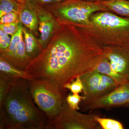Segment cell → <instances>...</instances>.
I'll return each mask as SVG.
<instances>
[{
    "instance_id": "obj_26",
    "label": "cell",
    "mask_w": 129,
    "mask_h": 129,
    "mask_svg": "<svg viewBox=\"0 0 129 129\" xmlns=\"http://www.w3.org/2000/svg\"><path fill=\"white\" fill-rule=\"evenodd\" d=\"M13 1L18 3H19L22 4V5H24L25 3L29 2L32 0H13Z\"/></svg>"
},
{
    "instance_id": "obj_21",
    "label": "cell",
    "mask_w": 129,
    "mask_h": 129,
    "mask_svg": "<svg viewBox=\"0 0 129 129\" xmlns=\"http://www.w3.org/2000/svg\"><path fill=\"white\" fill-rule=\"evenodd\" d=\"M84 98V96H81L79 94H69L66 97V101L71 108L75 110H79L80 108V104Z\"/></svg>"
},
{
    "instance_id": "obj_11",
    "label": "cell",
    "mask_w": 129,
    "mask_h": 129,
    "mask_svg": "<svg viewBox=\"0 0 129 129\" xmlns=\"http://www.w3.org/2000/svg\"><path fill=\"white\" fill-rule=\"evenodd\" d=\"M35 5L39 21V38L43 49L45 48L61 25L53 14L44 7Z\"/></svg>"
},
{
    "instance_id": "obj_20",
    "label": "cell",
    "mask_w": 129,
    "mask_h": 129,
    "mask_svg": "<svg viewBox=\"0 0 129 129\" xmlns=\"http://www.w3.org/2000/svg\"><path fill=\"white\" fill-rule=\"evenodd\" d=\"M65 89L70 90L73 94H79L83 92V82L80 77H78L71 83L64 85L63 86Z\"/></svg>"
},
{
    "instance_id": "obj_13",
    "label": "cell",
    "mask_w": 129,
    "mask_h": 129,
    "mask_svg": "<svg viewBox=\"0 0 129 129\" xmlns=\"http://www.w3.org/2000/svg\"><path fill=\"white\" fill-rule=\"evenodd\" d=\"M22 30L26 53L32 60L41 53L43 48L41 45L39 39L23 25Z\"/></svg>"
},
{
    "instance_id": "obj_27",
    "label": "cell",
    "mask_w": 129,
    "mask_h": 129,
    "mask_svg": "<svg viewBox=\"0 0 129 129\" xmlns=\"http://www.w3.org/2000/svg\"><path fill=\"white\" fill-rule=\"evenodd\" d=\"M82 1L90 2H100L105 1H108V0H82Z\"/></svg>"
},
{
    "instance_id": "obj_6",
    "label": "cell",
    "mask_w": 129,
    "mask_h": 129,
    "mask_svg": "<svg viewBox=\"0 0 129 129\" xmlns=\"http://www.w3.org/2000/svg\"><path fill=\"white\" fill-rule=\"evenodd\" d=\"M95 115L84 114L71 108L64 103L62 111L51 121V129H101L96 121Z\"/></svg>"
},
{
    "instance_id": "obj_9",
    "label": "cell",
    "mask_w": 129,
    "mask_h": 129,
    "mask_svg": "<svg viewBox=\"0 0 129 129\" xmlns=\"http://www.w3.org/2000/svg\"><path fill=\"white\" fill-rule=\"evenodd\" d=\"M23 26L21 22L18 30L11 36V41L9 47L0 53V56L18 69L25 70L32 59L26 53L22 30Z\"/></svg>"
},
{
    "instance_id": "obj_2",
    "label": "cell",
    "mask_w": 129,
    "mask_h": 129,
    "mask_svg": "<svg viewBox=\"0 0 129 129\" xmlns=\"http://www.w3.org/2000/svg\"><path fill=\"white\" fill-rule=\"evenodd\" d=\"M35 104L28 80L16 79L0 107V129H51L47 116Z\"/></svg>"
},
{
    "instance_id": "obj_12",
    "label": "cell",
    "mask_w": 129,
    "mask_h": 129,
    "mask_svg": "<svg viewBox=\"0 0 129 129\" xmlns=\"http://www.w3.org/2000/svg\"><path fill=\"white\" fill-rule=\"evenodd\" d=\"M20 22L25 28L39 39V21L35 5L32 1L23 5L19 12Z\"/></svg>"
},
{
    "instance_id": "obj_25",
    "label": "cell",
    "mask_w": 129,
    "mask_h": 129,
    "mask_svg": "<svg viewBox=\"0 0 129 129\" xmlns=\"http://www.w3.org/2000/svg\"><path fill=\"white\" fill-rule=\"evenodd\" d=\"M66 0H32L35 5L39 6L44 7L45 5L62 2Z\"/></svg>"
},
{
    "instance_id": "obj_23",
    "label": "cell",
    "mask_w": 129,
    "mask_h": 129,
    "mask_svg": "<svg viewBox=\"0 0 129 129\" xmlns=\"http://www.w3.org/2000/svg\"><path fill=\"white\" fill-rule=\"evenodd\" d=\"M20 23L21 22H16L12 23L0 24V29L11 36L18 30Z\"/></svg>"
},
{
    "instance_id": "obj_3",
    "label": "cell",
    "mask_w": 129,
    "mask_h": 129,
    "mask_svg": "<svg viewBox=\"0 0 129 129\" xmlns=\"http://www.w3.org/2000/svg\"><path fill=\"white\" fill-rule=\"evenodd\" d=\"M90 21V27L80 28L102 47L120 46L129 42V18L100 11L92 14Z\"/></svg>"
},
{
    "instance_id": "obj_14",
    "label": "cell",
    "mask_w": 129,
    "mask_h": 129,
    "mask_svg": "<svg viewBox=\"0 0 129 129\" xmlns=\"http://www.w3.org/2000/svg\"><path fill=\"white\" fill-rule=\"evenodd\" d=\"M96 71L111 78L118 85L129 83L127 79L113 69L108 60L103 56L95 69Z\"/></svg>"
},
{
    "instance_id": "obj_18",
    "label": "cell",
    "mask_w": 129,
    "mask_h": 129,
    "mask_svg": "<svg viewBox=\"0 0 129 129\" xmlns=\"http://www.w3.org/2000/svg\"><path fill=\"white\" fill-rule=\"evenodd\" d=\"M23 5L13 0H0V17L12 12L19 13Z\"/></svg>"
},
{
    "instance_id": "obj_15",
    "label": "cell",
    "mask_w": 129,
    "mask_h": 129,
    "mask_svg": "<svg viewBox=\"0 0 129 129\" xmlns=\"http://www.w3.org/2000/svg\"><path fill=\"white\" fill-rule=\"evenodd\" d=\"M0 73L14 79H23L27 80L34 79L25 70L18 69L1 56H0Z\"/></svg>"
},
{
    "instance_id": "obj_22",
    "label": "cell",
    "mask_w": 129,
    "mask_h": 129,
    "mask_svg": "<svg viewBox=\"0 0 129 129\" xmlns=\"http://www.w3.org/2000/svg\"><path fill=\"white\" fill-rule=\"evenodd\" d=\"M21 22L19 13L12 12L0 17V24Z\"/></svg>"
},
{
    "instance_id": "obj_10",
    "label": "cell",
    "mask_w": 129,
    "mask_h": 129,
    "mask_svg": "<svg viewBox=\"0 0 129 129\" xmlns=\"http://www.w3.org/2000/svg\"><path fill=\"white\" fill-rule=\"evenodd\" d=\"M103 56L113 69L129 81V42L120 46L102 47Z\"/></svg>"
},
{
    "instance_id": "obj_7",
    "label": "cell",
    "mask_w": 129,
    "mask_h": 129,
    "mask_svg": "<svg viewBox=\"0 0 129 129\" xmlns=\"http://www.w3.org/2000/svg\"><path fill=\"white\" fill-rule=\"evenodd\" d=\"M82 111L129 106V82L118 86L105 94L92 100L80 103Z\"/></svg>"
},
{
    "instance_id": "obj_8",
    "label": "cell",
    "mask_w": 129,
    "mask_h": 129,
    "mask_svg": "<svg viewBox=\"0 0 129 129\" xmlns=\"http://www.w3.org/2000/svg\"><path fill=\"white\" fill-rule=\"evenodd\" d=\"M80 77L84 87L83 96L85 98L82 101H88L105 94L118 86L111 78L94 70Z\"/></svg>"
},
{
    "instance_id": "obj_19",
    "label": "cell",
    "mask_w": 129,
    "mask_h": 129,
    "mask_svg": "<svg viewBox=\"0 0 129 129\" xmlns=\"http://www.w3.org/2000/svg\"><path fill=\"white\" fill-rule=\"evenodd\" d=\"M95 118L103 129H123V125L118 120L102 118L97 115H95Z\"/></svg>"
},
{
    "instance_id": "obj_24",
    "label": "cell",
    "mask_w": 129,
    "mask_h": 129,
    "mask_svg": "<svg viewBox=\"0 0 129 129\" xmlns=\"http://www.w3.org/2000/svg\"><path fill=\"white\" fill-rule=\"evenodd\" d=\"M11 36L0 29V53L3 52L9 47L11 41Z\"/></svg>"
},
{
    "instance_id": "obj_17",
    "label": "cell",
    "mask_w": 129,
    "mask_h": 129,
    "mask_svg": "<svg viewBox=\"0 0 129 129\" xmlns=\"http://www.w3.org/2000/svg\"><path fill=\"white\" fill-rule=\"evenodd\" d=\"M16 79L0 73V107L2 106Z\"/></svg>"
},
{
    "instance_id": "obj_1",
    "label": "cell",
    "mask_w": 129,
    "mask_h": 129,
    "mask_svg": "<svg viewBox=\"0 0 129 129\" xmlns=\"http://www.w3.org/2000/svg\"><path fill=\"white\" fill-rule=\"evenodd\" d=\"M103 56L102 47L80 28L62 25L25 71L35 79L49 80L63 87L94 70Z\"/></svg>"
},
{
    "instance_id": "obj_5",
    "label": "cell",
    "mask_w": 129,
    "mask_h": 129,
    "mask_svg": "<svg viewBox=\"0 0 129 129\" xmlns=\"http://www.w3.org/2000/svg\"><path fill=\"white\" fill-rule=\"evenodd\" d=\"M28 81L35 104L50 122L55 119L63 109L67 89L49 80L34 78Z\"/></svg>"
},
{
    "instance_id": "obj_16",
    "label": "cell",
    "mask_w": 129,
    "mask_h": 129,
    "mask_svg": "<svg viewBox=\"0 0 129 129\" xmlns=\"http://www.w3.org/2000/svg\"><path fill=\"white\" fill-rule=\"evenodd\" d=\"M100 2L110 12L129 18V0H108Z\"/></svg>"
},
{
    "instance_id": "obj_4",
    "label": "cell",
    "mask_w": 129,
    "mask_h": 129,
    "mask_svg": "<svg viewBox=\"0 0 129 129\" xmlns=\"http://www.w3.org/2000/svg\"><path fill=\"white\" fill-rule=\"evenodd\" d=\"M61 25H74L85 28L91 25L90 17L97 12L109 11L101 2H90L82 0H66L45 5Z\"/></svg>"
}]
</instances>
